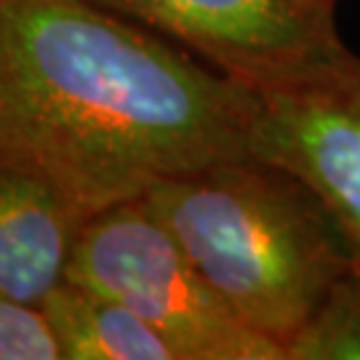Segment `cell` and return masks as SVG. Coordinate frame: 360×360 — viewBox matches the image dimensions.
<instances>
[{
  "instance_id": "cell-1",
  "label": "cell",
  "mask_w": 360,
  "mask_h": 360,
  "mask_svg": "<svg viewBox=\"0 0 360 360\" xmlns=\"http://www.w3.org/2000/svg\"><path fill=\"white\" fill-rule=\"evenodd\" d=\"M262 94L94 0H0V166L89 217L254 158Z\"/></svg>"
},
{
  "instance_id": "cell-2",
  "label": "cell",
  "mask_w": 360,
  "mask_h": 360,
  "mask_svg": "<svg viewBox=\"0 0 360 360\" xmlns=\"http://www.w3.org/2000/svg\"><path fill=\"white\" fill-rule=\"evenodd\" d=\"M142 200L224 304L283 352L355 267L347 235L321 193L262 158L166 179Z\"/></svg>"
},
{
  "instance_id": "cell-3",
  "label": "cell",
  "mask_w": 360,
  "mask_h": 360,
  "mask_svg": "<svg viewBox=\"0 0 360 360\" xmlns=\"http://www.w3.org/2000/svg\"><path fill=\"white\" fill-rule=\"evenodd\" d=\"M67 281L136 312L179 360H285L281 345L224 304L142 198L86 219Z\"/></svg>"
},
{
  "instance_id": "cell-4",
  "label": "cell",
  "mask_w": 360,
  "mask_h": 360,
  "mask_svg": "<svg viewBox=\"0 0 360 360\" xmlns=\"http://www.w3.org/2000/svg\"><path fill=\"white\" fill-rule=\"evenodd\" d=\"M259 94L321 75L352 51L336 0H94Z\"/></svg>"
},
{
  "instance_id": "cell-5",
  "label": "cell",
  "mask_w": 360,
  "mask_h": 360,
  "mask_svg": "<svg viewBox=\"0 0 360 360\" xmlns=\"http://www.w3.org/2000/svg\"><path fill=\"white\" fill-rule=\"evenodd\" d=\"M254 158L285 166L321 193L360 270V56L264 91Z\"/></svg>"
},
{
  "instance_id": "cell-6",
  "label": "cell",
  "mask_w": 360,
  "mask_h": 360,
  "mask_svg": "<svg viewBox=\"0 0 360 360\" xmlns=\"http://www.w3.org/2000/svg\"><path fill=\"white\" fill-rule=\"evenodd\" d=\"M89 214L49 181L0 166V291L30 304L67 281Z\"/></svg>"
},
{
  "instance_id": "cell-7",
  "label": "cell",
  "mask_w": 360,
  "mask_h": 360,
  "mask_svg": "<svg viewBox=\"0 0 360 360\" xmlns=\"http://www.w3.org/2000/svg\"><path fill=\"white\" fill-rule=\"evenodd\" d=\"M65 360H179L150 323L102 294L65 281L43 302Z\"/></svg>"
},
{
  "instance_id": "cell-8",
  "label": "cell",
  "mask_w": 360,
  "mask_h": 360,
  "mask_svg": "<svg viewBox=\"0 0 360 360\" xmlns=\"http://www.w3.org/2000/svg\"><path fill=\"white\" fill-rule=\"evenodd\" d=\"M285 360H360V270L345 272L285 345Z\"/></svg>"
},
{
  "instance_id": "cell-9",
  "label": "cell",
  "mask_w": 360,
  "mask_h": 360,
  "mask_svg": "<svg viewBox=\"0 0 360 360\" xmlns=\"http://www.w3.org/2000/svg\"><path fill=\"white\" fill-rule=\"evenodd\" d=\"M0 360H65L51 318L40 304L0 291Z\"/></svg>"
}]
</instances>
